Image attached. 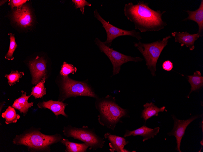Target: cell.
Returning <instances> with one entry per match:
<instances>
[{"mask_svg":"<svg viewBox=\"0 0 203 152\" xmlns=\"http://www.w3.org/2000/svg\"><path fill=\"white\" fill-rule=\"evenodd\" d=\"M123 11L127 19L133 23L135 29L141 32L159 31L167 25L162 18L166 11L153 10L148 3L143 1H139L136 4L132 2L126 4Z\"/></svg>","mask_w":203,"mask_h":152,"instance_id":"6da1fadb","label":"cell"},{"mask_svg":"<svg viewBox=\"0 0 203 152\" xmlns=\"http://www.w3.org/2000/svg\"><path fill=\"white\" fill-rule=\"evenodd\" d=\"M95 106L99 112V123L113 130L122 118L128 117V110L120 106L115 97L110 95L96 99Z\"/></svg>","mask_w":203,"mask_h":152,"instance_id":"7a4b0ae2","label":"cell"},{"mask_svg":"<svg viewBox=\"0 0 203 152\" xmlns=\"http://www.w3.org/2000/svg\"><path fill=\"white\" fill-rule=\"evenodd\" d=\"M63 138L60 134L46 135L38 130H29L16 135L13 143L15 144L26 146L28 149L33 150L50 152V146L60 142Z\"/></svg>","mask_w":203,"mask_h":152,"instance_id":"3957f363","label":"cell"},{"mask_svg":"<svg viewBox=\"0 0 203 152\" xmlns=\"http://www.w3.org/2000/svg\"><path fill=\"white\" fill-rule=\"evenodd\" d=\"M168 35L160 40L150 43H145L141 42H134V46L143 56L147 69L152 76H156V65L158 59L164 48L167 45L169 39L171 38Z\"/></svg>","mask_w":203,"mask_h":152,"instance_id":"277c9868","label":"cell"},{"mask_svg":"<svg viewBox=\"0 0 203 152\" xmlns=\"http://www.w3.org/2000/svg\"><path fill=\"white\" fill-rule=\"evenodd\" d=\"M63 132L67 137H72L82 141L89 147L90 150H96L102 148L105 142L103 138L96 134L94 129L88 126L77 128L69 125L64 127Z\"/></svg>","mask_w":203,"mask_h":152,"instance_id":"5b68a950","label":"cell"},{"mask_svg":"<svg viewBox=\"0 0 203 152\" xmlns=\"http://www.w3.org/2000/svg\"><path fill=\"white\" fill-rule=\"evenodd\" d=\"M62 101L71 97L87 96L97 99L98 96L88 83L63 77L61 85Z\"/></svg>","mask_w":203,"mask_h":152,"instance_id":"8992f818","label":"cell"},{"mask_svg":"<svg viewBox=\"0 0 203 152\" xmlns=\"http://www.w3.org/2000/svg\"><path fill=\"white\" fill-rule=\"evenodd\" d=\"M94 42L101 52L108 57L112 63L113 66L112 76L119 74L121 66L123 64L130 61L141 62L143 60L139 57H132L117 51L105 45L98 38H95Z\"/></svg>","mask_w":203,"mask_h":152,"instance_id":"52a82bcc","label":"cell"},{"mask_svg":"<svg viewBox=\"0 0 203 152\" xmlns=\"http://www.w3.org/2000/svg\"><path fill=\"white\" fill-rule=\"evenodd\" d=\"M94 15L95 18L101 22L106 31L107 39L104 43L108 46H111L113 40L120 36H130L136 38L139 40L142 39L139 32L134 29L131 30H124L114 26L104 20L97 9L94 11Z\"/></svg>","mask_w":203,"mask_h":152,"instance_id":"ba28073f","label":"cell"},{"mask_svg":"<svg viewBox=\"0 0 203 152\" xmlns=\"http://www.w3.org/2000/svg\"><path fill=\"white\" fill-rule=\"evenodd\" d=\"M172 116L174 120V126L172 130L168 133L167 134L175 137L177 143L175 149L178 152H181L180 148L181 142L187 127L193 121L201 117L202 114L193 116L186 120H179L174 115H172Z\"/></svg>","mask_w":203,"mask_h":152,"instance_id":"9c48e42d","label":"cell"},{"mask_svg":"<svg viewBox=\"0 0 203 152\" xmlns=\"http://www.w3.org/2000/svg\"><path fill=\"white\" fill-rule=\"evenodd\" d=\"M32 76V83L37 84L46 76V62L42 58L37 56L36 59L29 63Z\"/></svg>","mask_w":203,"mask_h":152,"instance_id":"30bf717a","label":"cell"},{"mask_svg":"<svg viewBox=\"0 0 203 152\" xmlns=\"http://www.w3.org/2000/svg\"><path fill=\"white\" fill-rule=\"evenodd\" d=\"M13 17L18 24L24 27L30 26L33 22L30 11L26 5L17 7L13 12Z\"/></svg>","mask_w":203,"mask_h":152,"instance_id":"8fae6325","label":"cell"},{"mask_svg":"<svg viewBox=\"0 0 203 152\" xmlns=\"http://www.w3.org/2000/svg\"><path fill=\"white\" fill-rule=\"evenodd\" d=\"M171 35L174 38L175 42L180 43L181 46L185 45L191 51L194 49L195 41L199 37L198 33L191 34L186 31L174 32H172Z\"/></svg>","mask_w":203,"mask_h":152,"instance_id":"7c38bea8","label":"cell"},{"mask_svg":"<svg viewBox=\"0 0 203 152\" xmlns=\"http://www.w3.org/2000/svg\"><path fill=\"white\" fill-rule=\"evenodd\" d=\"M160 128L156 127L152 129L143 125L140 127L133 130H126L124 135V137H126L131 136H141L143 137V141L144 142L146 140L153 138L159 132Z\"/></svg>","mask_w":203,"mask_h":152,"instance_id":"4fadbf2b","label":"cell"},{"mask_svg":"<svg viewBox=\"0 0 203 152\" xmlns=\"http://www.w3.org/2000/svg\"><path fill=\"white\" fill-rule=\"evenodd\" d=\"M67 104L62 101H55L50 100L38 103L39 108H47L51 110L57 117L62 115L67 118L68 116L65 112L64 110Z\"/></svg>","mask_w":203,"mask_h":152,"instance_id":"5bb4252c","label":"cell"},{"mask_svg":"<svg viewBox=\"0 0 203 152\" xmlns=\"http://www.w3.org/2000/svg\"><path fill=\"white\" fill-rule=\"evenodd\" d=\"M188 15V16L183 20H191L196 22L198 26V33L199 37L203 35V0H202L199 8L194 11H185Z\"/></svg>","mask_w":203,"mask_h":152,"instance_id":"9a60e30c","label":"cell"},{"mask_svg":"<svg viewBox=\"0 0 203 152\" xmlns=\"http://www.w3.org/2000/svg\"><path fill=\"white\" fill-rule=\"evenodd\" d=\"M104 137L110 142L109 145L110 149L109 150L112 152L114 151L122 152L124 146L129 142L124 137L112 134L108 132L105 134Z\"/></svg>","mask_w":203,"mask_h":152,"instance_id":"2e32d148","label":"cell"},{"mask_svg":"<svg viewBox=\"0 0 203 152\" xmlns=\"http://www.w3.org/2000/svg\"><path fill=\"white\" fill-rule=\"evenodd\" d=\"M21 92V96L15 100L12 106L19 110L20 113H23L25 116L28 112L29 109L33 106V103L28 102L31 95L27 96L26 92L23 91Z\"/></svg>","mask_w":203,"mask_h":152,"instance_id":"e0dca14e","label":"cell"},{"mask_svg":"<svg viewBox=\"0 0 203 152\" xmlns=\"http://www.w3.org/2000/svg\"><path fill=\"white\" fill-rule=\"evenodd\" d=\"M144 109L143 110L141 117L144 120L146 123V120L153 116H157L160 112L164 111L165 106L158 107L152 102L146 103L143 106Z\"/></svg>","mask_w":203,"mask_h":152,"instance_id":"ac0fdd59","label":"cell"},{"mask_svg":"<svg viewBox=\"0 0 203 152\" xmlns=\"http://www.w3.org/2000/svg\"><path fill=\"white\" fill-rule=\"evenodd\" d=\"M188 81L191 86V90L187 97L189 98L190 94L193 91L198 90L203 86V77L199 71H196L193 75L188 76Z\"/></svg>","mask_w":203,"mask_h":152,"instance_id":"d6986e66","label":"cell"},{"mask_svg":"<svg viewBox=\"0 0 203 152\" xmlns=\"http://www.w3.org/2000/svg\"><path fill=\"white\" fill-rule=\"evenodd\" d=\"M66 147L67 152H86L88 147L85 143H77L69 141L64 138L60 142Z\"/></svg>","mask_w":203,"mask_h":152,"instance_id":"ffe728a7","label":"cell"},{"mask_svg":"<svg viewBox=\"0 0 203 152\" xmlns=\"http://www.w3.org/2000/svg\"><path fill=\"white\" fill-rule=\"evenodd\" d=\"M2 117L5 119V123L7 124L16 123L20 118V115L16 113L14 108L11 106H9L2 113Z\"/></svg>","mask_w":203,"mask_h":152,"instance_id":"44dd1931","label":"cell"},{"mask_svg":"<svg viewBox=\"0 0 203 152\" xmlns=\"http://www.w3.org/2000/svg\"><path fill=\"white\" fill-rule=\"evenodd\" d=\"M46 78V77H44L40 82L32 89L31 95L36 98H41L46 94V89L44 85Z\"/></svg>","mask_w":203,"mask_h":152,"instance_id":"7402d4cb","label":"cell"},{"mask_svg":"<svg viewBox=\"0 0 203 152\" xmlns=\"http://www.w3.org/2000/svg\"><path fill=\"white\" fill-rule=\"evenodd\" d=\"M24 75L23 72L12 71L9 74L6 75L5 77L8 79V83L10 86H12L19 81V79Z\"/></svg>","mask_w":203,"mask_h":152,"instance_id":"603a6c76","label":"cell"},{"mask_svg":"<svg viewBox=\"0 0 203 152\" xmlns=\"http://www.w3.org/2000/svg\"><path fill=\"white\" fill-rule=\"evenodd\" d=\"M77 71L76 68L73 65L64 62L62 66L60 73L63 77L68 76L70 73L74 74Z\"/></svg>","mask_w":203,"mask_h":152,"instance_id":"cb8c5ba5","label":"cell"},{"mask_svg":"<svg viewBox=\"0 0 203 152\" xmlns=\"http://www.w3.org/2000/svg\"><path fill=\"white\" fill-rule=\"evenodd\" d=\"M10 35V44L9 51L5 56V59L8 60H12L14 57L12 56L13 54L17 47L14 35L12 34H9Z\"/></svg>","mask_w":203,"mask_h":152,"instance_id":"d4e9b609","label":"cell"},{"mask_svg":"<svg viewBox=\"0 0 203 152\" xmlns=\"http://www.w3.org/2000/svg\"><path fill=\"white\" fill-rule=\"evenodd\" d=\"M72 1L74 4L75 8H80L83 14L84 13V7L86 5L91 6V5L85 0H73Z\"/></svg>","mask_w":203,"mask_h":152,"instance_id":"484cf974","label":"cell"},{"mask_svg":"<svg viewBox=\"0 0 203 152\" xmlns=\"http://www.w3.org/2000/svg\"><path fill=\"white\" fill-rule=\"evenodd\" d=\"M27 0H10L9 5L11 6L12 8L14 7H19L25 3Z\"/></svg>","mask_w":203,"mask_h":152,"instance_id":"4316f807","label":"cell"},{"mask_svg":"<svg viewBox=\"0 0 203 152\" xmlns=\"http://www.w3.org/2000/svg\"><path fill=\"white\" fill-rule=\"evenodd\" d=\"M162 67L164 70L167 71H170L173 68V63L169 60L166 61L163 63Z\"/></svg>","mask_w":203,"mask_h":152,"instance_id":"83f0119b","label":"cell"},{"mask_svg":"<svg viewBox=\"0 0 203 152\" xmlns=\"http://www.w3.org/2000/svg\"><path fill=\"white\" fill-rule=\"evenodd\" d=\"M129 152L131 151H128V150L124 149H123L122 151V152Z\"/></svg>","mask_w":203,"mask_h":152,"instance_id":"f1b7e54d","label":"cell"}]
</instances>
